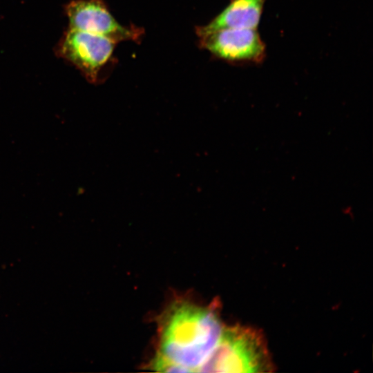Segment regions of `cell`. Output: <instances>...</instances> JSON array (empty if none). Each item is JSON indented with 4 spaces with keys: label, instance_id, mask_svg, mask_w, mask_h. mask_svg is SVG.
<instances>
[{
    "label": "cell",
    "instance_id": "cell-6",
    "mask_svg": "<svg viewBox=\"0 0 373 373\" xmlns=\"http://www.w3.org/2000/svg\"><path fill=\"white\" fill-rule=\"evenodd\" d=\"M265 1L266 0H231L208 25L200 28L208 31L222 28L257 29Z\"/></svg>",
    "mask_w": 373,
    "mask_h": 373
},
{
    "label": "cell",
    "instance_id": "cell-5",
    "mask_svg": "<svg viewBox=\"0 0 373 373\" xmlns=\"http://www.w3.org/2000/svg\"><path fill=\"white\" fill-rule=\"evenodd\" d=\"M69 29L107 37L115 42L135 39L140 30L121 26L100 0H75L66 8Z\"/></svg>",
    "mask_w": 373,
    "mask_h": 373
},
{
    "label": "cell",
    "instance_id": "cell-1",
    "mask_svg": "<svg viewBox=\"0 0 373 373\" xmlns=\"http://www.w3.org/2000/svg\"><path fill=\"white\" fill-rule=\"evenodd\" d=\"M224 327L213 309L178 302L164 317L158 352L152 363L171 364L184 372H198L218 343Z\"/></svg>",
    "mask_w": 373,
    "mask_h": 373
},
{
    "label": "cell",
    "instance_id": "cell-2",
    "mask_svg": "<svg viewBox=\"0 0 373 373\" xmlns=\"http://www.w3.org/2000/svg\"><path fill=\"white\" fill-rule=\"evenodd\" d=\"M273 367L262 335L236 325L224 327L218 343L198 372L262 373L272 372Z\"/></svg>",
    "mask_w": 373,
    "mask_h": 373
},
{
    "label": "cell",
    "instance_id": "cell-4",
    "mask_svg": "<svg viewBox=\"0 0 373 373\" xmlns=\"http://www.w3.org/2000/svg\"><path fill=\"white\" fill-rule=\"evenodd\" d=\"M115 44V41L107 37L69 29L61 43L59 52L94 82L111 56Z\"/></svg>",
    "mask_w": 373,
    "mask_h": 373
},
{
    "label": "cell",
    "instance_id": "cell-3",
    "mask_svg": "<svg viewBox=\"0 0 373 373\" xmlns=\"http://www.w3.org/2000/svg\"><path fill=\"white\" fill-rule=\"evenodd\" d=\"M202 47L218 58L241 64H259L266 56V46L257 29L198 28Z\"/></svg>",
    "mask_w": 373,
    "mask_h": 373
}]
</instances>
